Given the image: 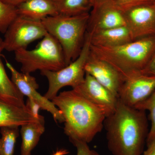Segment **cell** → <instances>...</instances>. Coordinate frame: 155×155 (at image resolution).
Here are the masks:
<instances>
[{"label":"cell","instance_id":"23","mask_svg":"<svg viewBox=\"0 0 155 155\" xmlns=\"http://www.w3.org/2000/svg\"><path fill=\"white\" fill-rule=\"evenodd\" d=\"M77 149V155H100L94 150L91 149L85 142L78 140L70 141Z\"/></svg>","mask_w":155,"mask_h":155},{"label":"cell","instance_id":"29","mask_svg":"<svg viewBox=\"0 0 155 155\" xmlns=\"http://www.w3.org/2000/svg\"><path fill=\"white\" fill-rule=\"evenodd\" d=\"M69 153V151L67 150L61 149L58 150L53 155H66Z\"/></svg>","mask_w":155,"mask_h":155},{"label":"cell","instance_id":"22","mask_svg":"<svg viewBox=\"0 0 155 155\" xmlns=\"http://www.w3.org/2000/svg\"><path fill=\"white\" fill-rule=\"evenodd\" d=\"M134 108L142 110H148L150 112L151 127L147 137L146 142H147L155 137V91L147 99L136 106Z\"/></svg>","mask_w":155,"mask_h":155},{"label":"cell","instance_id":"4","mask_svg":"<svg viewBox=\"0 0 155 155\" xmlns=\"http://www.w3.org/2000/svg\"><path fill=\"white\" fill-rule=\"evenodd\" d=\"M89 18V13L71 16L59 14L41 20L48 33L62 47L67 65L75 61L81 52Z\"/></svg>","mask_w":155,"mask_h":155},{"label":"cell","instance_id":"19","mask_svg":"<svg viewBox=\"0 0 155 155\" xmlns=\"http://www.w3.org/2000/svg\"><path fill=\"white\" fill-rule=\"evenodd\" d=\"M58 14L77 16L89 13L94 0H55Z\"/></svg>","mask_w":155,"mask_h":155},{"label":"cell","instance_id":"3","mask_svg":"<svg viewBox=\"0 0 155 155\" xmlns=\"http://www.w3.org/2000/svg\"><path fill=\"white\" fill-rule=\"evenodd\" d=\"M90 49L92 54L110 64L125 79L142 72L149 64L155 54V35L113 47L91 44Z\"/></svg>","mask_w":155,"mask_h":155},{"label":"cell","instance_id":"11","mask_svg":"<svg viewBox=\"0 0 155 155\" xmlns=\"http://www.w3.org/2000/svg\"><path fill=\"white\" fill-rule=\"evenodd\" d=\"M5 60L6 66L11 73V80L19 91L37 103L41 110L49 112L56 122H64V117L61 111L51 101L41 95L37 91L39 85L36 78L31 74L19 72L6 59Z\"/></svg>","mask_w":155,"mask_h":155},{"label":"cell","instance_id":"13","mask_svg":"<svg viewBox=\"0 0 155 155\" xmlns=\"http://www.w3.org/2000/svg\"><path fill=\"white\" fill-rule=\"evenodd\" d=\"M84 70L85 73L93 76L118 97L124 78L110 64L97 58L90 51Z\"/></svg>","mask_w":155,"mask_h":155},{"label":"cell","instance_id":"7","mask_svg":"<svg viewBox=\"0 0 155 155\" xmlns=\"http://www.w3.org/2000/svg\"><path fill=\"white\" fill-rule=\"evenodd\" d=\"M48 33L42 20L18 15L4 34V49L14 52L26 49L30 43Z\"/></svg>","mask_w":155,"mask_h":155},{"label":"cell","instance_id":"31","mask_svg":"<svg viewBox=\"0 0 155 155\" xmlns=\"http://www.w3.org/2000/svg\"></svg>","mask_w":155,"mask_h":155},{"label":"cell","instance_id":"15","mask_svg":"<svg viewBox=\"0 0 155 155\" xmlns=\"http://www.w3.org/2000/svg\"><path fill=\"white\" fill-rule=\"evenodd\" d=\"M90 35L91 45L104 47L118 46L134 41L126 26L100 31Z\"/></svg>","mask_w":155,"mask_h":155},{"label":"cell","instance_id":"26","mask_svg":"<svg viewBox=\"0 0 155 155\" xmlns=\"http://www.w3.org/2000/svg\"><path fill=\"white\" fill-rule=\"evenodd\" d=\"M142 72L147 75L155 76V54L149 64Z\"/></svg>","mask_w":155,"mask_h":155},{"label":"cell","instance_id":"14","mask_svg":"<svg viewBox=\"0 0 155 155\" xmlns=\"http://www.w3.org/2000/svg\"><path fill=\"white\" fill-rule=\"evenodd\" d=\"M40 119L35 118L27 108L20 107L0 100V127L17 126L35 122Z\"/></svg>","mask_w":155,"mask_h":155},{"label":"cell","instance_id":"27","mask_svg":"<svg viewBox=\"0 0 155 155\" xmlns=\"http://www.w3.org/2000/svg\"><path fill=\"white\" fill-rule=\"evenodd\" d=\"M147 143V149L143 151L142 155H155V137Z\"/></svg>","mask_w":155,"mask_h":155},{"label":"cell","instance_id":"28","mask_svg":"<svg viewBox=\"0 0 155 155\" xmlns=\"http://www.w3.org/2000/svg\"><path fill=\"white\" fill-rule=\"evenodd\" d=\"M2 1L6 4L17 8V6H19L26 0H2Z\"/></svg>","mask_w":155,"mask_h":155},{"label":"cell","instance_id":"16","mask_svg":"<svg viewBox=\"0 0 155 155\" xmlns=\"http://www.w3.org/2000/svg\"><path fill=\"white\" fill-rule=\"evenodd\" d=\"M4 49L3 39L0 38V100L20 107L26 108L24 95L10 79L2 60Z\"/></svg>","mask_w":155,"mask_h":155},{"label":"cell","instance_id":"25","mask_svg":"<svg viewBox=\"0 0 155 155\" xmlns=\"http://www.w3.org/2000/svg\"><path fill=\"white\" fill-rule=\"evenodd\" d=\"M25 104L26 108L35 118L38 119L41 118V116L39 115V111L41 108L37 103L33 100L28 98Z\"/></svg>","mask_w":155,"mask_h":155},{"label":"cell","instance_id":"6","mask_svg":"<svg viewBox=\"0 0 155 155\" xmlns=\"http://www.w3.org/2000/svg\"><path fill=\"white\" fill-rule=\"evenodd\" d=\"M91 36L87 32L84 45L79 56L69 65L58 71H41V74L46 78L48 88L44 96L51 101L64 87L75 88L84 81L85 64L91 51Z\"/></svg>","mask_w":155,"mask_h":155},{"label":"cell","instance_id":"2","mask_svg":"<svg viewBox=\"0 0 155 155\" xmlns=\"http://www.w3.org/2000/svg\"><path fill=\"white\" fill-rule=\"evenodd\" d=\"M51 101L63 114L64 133L70 141L88 143L102 130L105 112L73 89L60 93Z\"/></svg>","mask_w":155,"mask_h":155},{"label":"cell","instance_id":"17","mask_svg":"<svg viewBox=\"0 0 155 155\" xmlns=\"http://www.w3.org/2000/svg\"><path fill=\"white\" fill-rule=\"evenodd\" d=\"M17 8L18 15L41 20L59 14L55 0H26Z\"/></svg>","mask_w":155,"mask_h":155},{"label":"cell","instance_id":"18","mask_svg":"<svg viewBox=\"0 0 155 155\" xmlns=\"http://www.w3.org/2000/svg\"><path fill=\"white\" fill-rule=\"evenodd\" d=\"M45 118L41 117L37 122H29L21 125L20 134L22 137L20 155H31V151L39 141L45 131Z\"/></svg>","mask_w":155,"mask_h":155},{"label":"cell","instance_id":"24","mask_svg":"<svg viewBox=\"0 0 155 155\" xmlns=\"http://www.w3.org/2000/svg\"><path fill=\"white\" fill-rule=\"evenodd\" d=\"M122 11L144 3L154 2L153 0H114Z\"/></svg>","mask_w":155,"mask_h":155},{"label":"cell","instance_id":"21","mask_svg":"<svg viewBox=\"0 0 155 155\" xmlns=\"http://www.w3.org/2000/svg\"><path fill=\"white\" fill-rule=\"evenodd\" d=\"M18 16L16 7L0 0V33L5 34L9 25Z\"/></svg>","mask_w":155,"mask_h":155},{"label":"cell","instance_id":"9","mask_svg":"<svg viewBox=\"0 0 155 155\" xmlns=\"http://www.w3.org/2000/svg\"><path fill=\"white\" fill-rule=\"evenodd\" d=\"M126 26L133 40L155 35V3H144L123 10Z\"/></svg>","mask_w":155,"mask_h":155},{"label":"cell","instance_id":"30","mask_svg":"<svg viewBox=\"0 0 155 155\" xmlns=\"http://www.w3.org/2000/svg\"><path fill=\"white\" fill-rule=\"evenodd\" d=\"M154 2L155 3V0H153Z\"/></svg>","mask_w":155,"mask_h":155},{"label":"cell","instance_id":"1","mask_svg":"<svg viewBox=\"0 0 155 155\" xmlns=\"http://www.w3.org/2000/svg\"><path fill=\"white\" fill-rule=\"evenodd\" d=\"M109 150L113 155H142L149 130L146 111L118 99L116 110L104 122Z\"/></svg>","mask_w":155,"mask_h":155},{"label":"cell","instance_id":"20","mask_svg":"<svg viewBox=\"0 0 155 155\" xmlns=\"http://www.w3.org/2000/svg\"><path fill=\"white\" fill-rule=\"evenodd\" d=\"M19 127H1L0 155H14L16 140L19 136Z\"/></svg>","mask_w":155,"mask_h":155},{"label":"cell","instance_id":"12","mask_svg":"<svg viewBox=\"0 0 155 155\" xmlns=\"http://www.w3.org/2000/svg\"><path fill=\"white\" fill-rule=\"evenodd\" d=\"M72 89L104 111L107 116L116 110L118 97L87 73L85 74L83 82Z\"/></svg>","mask_w":155,"mask_h":155},{"label":"cell","instance_id":"8","mask_svg":"<svg viewBox=\"0 0 155 155\" xmlns=\"http://www.w3.org/2000/svg\"><path fill=\"white\" fill-rule=\"evenodd\" d=\"M126 26L123 11L114 0H94L89 13L87 32Z\"/></svg>","mask_w":155,"mask_h":155},{"label":"cell","instance_id":"10","mask_svg":"<svg viewBox=\"0 0 155 155\" xmlns=\"http://www.w3.org/2000/svg\"><path fill=\"white\" fill-rule=\"evenodd\" d=\"M155 91V76L137 72L123 80L118 93V99L134 108L147 99Z\"/></svg>","mask_w":155,"mask_h":155},{"label":"cell","instance_id":"5","mask_svg":"<svg viewBox=\"0 0 155 155\" xmlns=\"http://www.w3.org/2000/svg\"><path fill=\"white\" fill-rule=\"evenodd\" d=\"M14 54L15 60L21 64V72L25 74L37 70L58 71L67 66L62 47L49 33L34 49H22Z\"/></svg>","mask_w":155,"mask_h":155}]
</instances>
